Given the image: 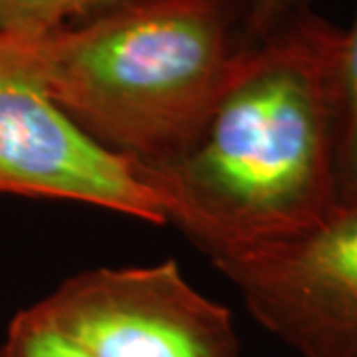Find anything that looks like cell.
<instances>
[{"mask_svg": "<svg viewBox=\"0 0 357 357\" xmlns=\"http://www.w3.org/2000/svg\"><path fill=\"white\" fill-rule=\"evenodd\" d=\"M342 128L337 147V187L340 203H357V16L345 32L342 62Z\"/></svg>", "mask_w": 357, "mask_h": 357, "instance_id": "cell-7", "label": "cell"}, {"mask_svg": "<svg viewBox=\"0 0 357 357\" xmlns=\"http://www.w3.org/2000/svg\"><path fill=\"white\" fill-rule=\"evenodd\" d=\"M255 319L302 357H357V203L286 243L220 260Z\"/></svg>", "mask_w": 357, "mask_h": 357, "instance_id": "cell-5", "label": "cell"}, {"mask_svg": "<svg viewBox=\"0 0 357 357\" xmlns=\"http://www.w3.org/2000/svg\"><path fill=\"white\" fill-rule=\"evenodd\" d=\"M6 38L88 137L153 169L183 157L206 126L244 46V0H129Z\"/></svg>", "mask_w": 357, "mask_h": 357, "instance_id": "cell-2", "label": "cell"}, {"mask_svg": "<svg viewBox=\"0 0 357 357\" xmlns=\"http://www.w3.org/2000/svg\"><path fill=\"white\" fill-rule=\"evenodd\" d=\"M307 10H312V0H244V44Z\"/></svg>", "mask_w": 357, "mask_h": 357, "instance_id": "cell-9", "label": "cell"}, {"mask_svg": "<svg viewBox=\"0 0 357 357\" xmlns=\"http://www.w3.org/2000/svg\"><path fill=\"white\" fill-rule=\"evenodd\" d=\"M344 44L312 10L244 44L191 149L141 167L167 225L213 264L296 238L342 204Z\"/></svg>", "mask_w": 357, "mask_h": 357, "instance_id": "cell-1", "label": "cell"}, {"mask_svg": "<svg viewBox=\"0 0 357 357\" xmlns=\"http://www.w3.org/2000/svg\"><path fill=\"white\" fill-rule=\"evenodd\" d=\"M0 195L54 199L167 225L145 171L88 137L0 36Z\"/></svg>", "mask_w": 357, "mask_h": 357, "instance_id": "cell-4", "label": "cell"}, {"mask_svg": "<svg viewBox=\"0 0 357 357\" xmlns=\"http://www.w3.org/2000/svg\"><path fill=\"white\" fill-rule=\"evenodd\" d=\"M34 306L91 357H243L232 312L175 260L77 272Z\"/></svg>", "mask_w": 357, "mask_h": 357, "instance_id": "cell-3", "label": "cell"}, {"mask_svg": "<svg viewBox=\"0 0 357 357\" xmlns=\"http://www.w3.org/2000/svg\"><path fill=\"white\" fill-rule=\"evenodd\" d=\"M129 0H0V36L28 38L76 24Z\"/></svg>", "mask_w": 357, "mask_h": 357, "instance_id": "cell-6", "label": "cell"}, {"mask_svg": "<svg viewBox=\"0 0 357 357\" xmlns=\"http://www.w3.org/2000/svg\"><path fill=\"white\" fill-rule=\"evenodd\" d=\"M0 357H91L40 314L34 304L20 310L8 324Z\"/></svg>", "mask_w": 357, "mask_h": 357, "instance_id": "cell-8", "label": "cell"}]
</instances>
